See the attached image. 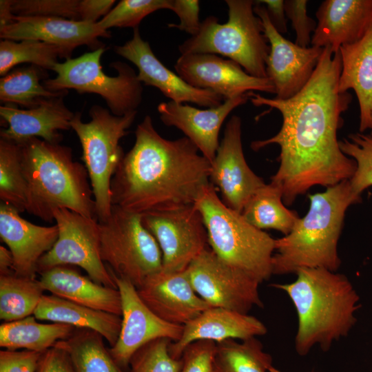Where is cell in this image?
<instances>
[{"label": "cell", "instance_id": "3957f363", "mask_svg": "<svg viewBox=\"0 0 372 372\" xmlns=\"http://www.w3.org/2000/svg\"><path fill=\"white\" fill-rule=\"evenodd\" d=\"M296 274L291 283L271 285L285 291L296 309V351L304 356L316 345L328 351L333 342L347 337L355 324L360 296L342 273L303 268Z\"/></svg>", "mask_w": 372, "mask_h": 372}, {"label": "cell", "instance_id": "4fadbf2b", "mask_svg": "<svg viewBox=\"0 0 372 372\" xmlns=\"http://www.w3.org/2000/svg\"><path fill=\"white\" fill-rule=\"evenodd\" d=\"M141 220L161 249L164 271H185L209 247L203 216L194 205L141 214Z\"/></svg>", "mask_w": 372, "mask_h": 372}, {"label": "cell", "instance_id": "83f0119b", "mask_svg": "<svg viewBox=\"0 0 372 372\" xmlns=\"http://www.w3.org/2000/svg\"><path fill=\"white\" fill-rule=\"evenodd\" d=\"M33 316L38 320L95 331L112 347L118 338L119 316L85 307L54 295H43Z\"/></svg>", "mask_w": 372, "mask_h": 372}, {"label": "cell", "instance_id": "c3c4849f", "mask_svg": "<svg viewBox=\"0 0 372 372\" xmlns=\"http://www.w3.org/2000/svg\"><path fill=\"white\" fill-rule=\"evenodd\" d=\"M13 258L11 251L0 246V276L13 273Z\"/></svg>", "mask_w": 372, "mask_h": 372}, {"label": "cell", "instance_id": "816d5d0a", "mask_svg": "<svg viewBox=\"0 0 372 372\" xmlns=\"http://www.w3.org/2000/svg\"><path fill=\"white\" fill-rule=\"evenodd\" d=\"M370 130H371L370 135L372 136V125Z\"/></svg>", "mask_w": 372, "mask_h": 372}, {"label": "cell", "instance_id": "bcb514c9", "mask_svg": "<svg viewBox=\"0 0 372 372\" xmlns=\"http://www.w3.org/2000/svg\"><path fill=\"white\" fill-rule=\"evenodd\" d=\"M114 0H79V20L96 23L112 10Z\"/></svg>", "mask_w": 372, "mask_h": 372}, {"label": "cell", "instance_id": "ac0fdd59", "mask_svg": "<svg viewBox=\"0 0 372 372\" xmlns=\"http://www.w3.org/2000/svg\"><path fill=\"white\" fill-rule=\"evenodd\" d=\"M114 52L134 64L138 79L157 88L174 102H190L201 107H214L222 103L223 97L209 90L194 87L178 74L165 67L154 54L149 43L141 37L138 28L134 29L132 38L123 45L114 48Z\"/></svg>", "mask_w": 372, "mask_h": 372}, {"label": "cell", "instance_id": "277c9868", "mask_svg": "<svg viewBox=\"0 0 372 372\" xmlns=\"http://www.w3.org/2000/svg\"><path fill=\"white\" fill-rule=\"evenodd\" d=\"M309 209L291 231L275 240L272 273H296L303 268H323L336 271L341 260L338 244L347 209L361 202L349 180L309 194Z\"/></svg>", "mask_w": 372, "mask_h": 372}, {"label": "cell", "instance_id": "5bb4252c", "mask_svg": "<svg viewBox=\"0 0 372 372\" xmlns=\"http://www.w3.org/2000/svg\"><path fill=\"white\" fill-rule=\"evenodd\" d=\"M107 267L117 285L122 305L120 333L109 350L117 364L127 371L132 357L141 347L158 338L176 342L183 326L167 322L157 316L141 300L134 285Z\"/></svg>", "mask_w": 372, "mask_h": 372}, {"label": "cell", "instance_id": "ffe728a7", "mask_svg": "<svg viewBox=\"0 0 372 372\" xmlns=\"http://www.w3.org/2000/svg\"><path fill=\"white\" fill-rule=\"evenodd\" d=\"M136 289L153 313L174 324L184 326L211 307L196 293L186 269L169 272L161 269Z\"/></svg>", "mask_w": 372, "mask_h": 372}, {"label": "cell", "instance_id": "e0dca14e", "mask_svg": "<svg viewBox=\"0 0 372 372\" xmlns=\"http://www.w3.org/2000/svg\"><path fill=\"white\" fill-rule=\"evenodd\" d=\"M209 182L216 185L223 202L241 213L250 197L266 183L249 167L242 145V121L232 116L212 162Z\"/></svg>", "mask_w": 372, "mask_h": 372}, {"label": "cell", "instance_id": "836d02e7", "mask_svg": "<svg viewBox=\"0 0 372 372\" xmlns=\"http://www.w3.org/2000/svg\"><path fill=\"white\" fill-rule=\"evenodd\" d=\"M43 289L39 280L16 275L0 276V318L5 322L33 315Z\"/></svg>", "mask_w": 372, "mask_h": 372}, {"label": "cell", "instance_id": "52a82bcc", "mask_svg": "<svg viewBox=\"0 0 372 372\" xmlns=\"http://www.w3.org/2000/svg\"><path fill=\"white\" fill-rule=\"evenodd\" d=\"M228 20L220 23L211 15L201 22L199 32L178 46L181 54H220L238 63L249 75L267 78L270 45L254 1L226 0Z\"/></svg>", "mask_w": 372, "mask_h": 372}, {"label": "cell", "instance_id": "603a6c76", "mask_svg": "<svg viewBox=\"0 0 372 372\" xmlns=\"http://www.w3.org/2000/svg\"><path fill=\"white\" fill-rule=\"evenodd\" d=\"M0 237L12 253L14 273L36 279L38 262L56 241L58 227L33 224L13 207L1 203Z\"/></svg>", "mask_w": 372, "mask_h": 372}, {"label": "cell", "instance_id": "2e32d148", "mask_svg": "<svg viewBox=\"0 0 372 372\" xmlns=\"http://www.w3.org/2000/svg\"><path fill=\"white\" fill-rule=\"evenodd\" d=\"M174 68L191 86L211 90L224 101L253 91L275 94L269 79L251 76L236 62L216 54H181Z\"/></svg>", "mask_w": 372, "mask_h": 372}, {"label": "cell", "instance_id": "e575fe53", "mask_svg": "<svg viewBox=\"0 0 372 372\" xmlns=\"http://www.w3.org/2000/svg\"><path fill=\"white\" fill-rule=\"evenodd\" d=\"M58 58L67 59L64 51L55 45L37 40L3 39L0 42V75H6L12 68L24 63L52 70Z\"/></svg>", "mask_w": 372, "mask_h": 372}, {"label": "cell", "instance_id": "30bf717a", "mask_svg": "<svg viewBox=\"0 0 372 372\" xmlns=\"http://www.w3.org/2000/svg\"><path fill=\"white\" fill-rule=\"evenodd\" d=\"M99 224L101 259L117 276L137 289L162 269L161 249L143 226L141 214L112 205L110 215Z\"/></svg>", "mask_w": 372, "mask_h": 372}, {"label": "cell", "instance_id": "7dc6e473", "mask_svg": "<svg viewBox=\"0 0 372 372\" xmlns=\"http://www.w3.org/2000/svg\"><path fill=\"white\" fill-rule=\"evenodd\" d=\"M258 1L265 6L269 20L275 29L281 34L287 32L285 1L261 0Z\"/></svg>", "mask_w": 372, "mask_h": 372}, {"label": "cell", "instance_id": "f1b7e54d", "mask_svg": "<svg viewBox=\"0 0 372 372\" xmlns=\"http://www.w3.org/2000/svg\"><path fill=\"white\" fill-rule=\"evenodd\" d=\"M34 316L5 322L0 326V347L8 350H25L43 353L61 340L69 338L76 328L53 322H38Z\"/></svg>", "mask_w": 372, "mask_h": 372}, {"label": "cell", "instance_id": "6da1fadb", "mask_svg": "<svg viewBox=\"0 0 372 372\" xmlns=\"http://www.w3.org/2000/svg\"><path fill=\"white\" fill-rule=\"evenodd\" d=\"M341 68L340 52L333 54L326 47L309 81L294 96L280 100L250 92L253 105L275 108L282 116L276 135L253 141L251 147L279 145L280 165L271 182L281 189L287 205L313 186H333L355 172V161L342 152L337 138L342 114L352 101L349 92L339 90Z\"/></svg>", "mask_w": 372, "mask_h": 372}, {"label": "cell", "instance_id": "d6a6232c", "mask_svg": "<svg viewBox=\"0 0 372 372\" xmlns=\"http://www.w3.org/2000/svg\"><path fill=\"white\" fill-rule=\"evenodd\" d=\"M215 363L218 372H268L272 357L256 337L229 339L216 343Z\"/></svg>", "mask_w": 372, "mask_h": 372}, {"label": "cell", "instance_id": "cb8c5ba5", "mask_svg": "<svg viewBox=\"0 0 372 372\" xmlns=\"http://www.w3.org/2000/svg\"><path fill=\"white\" fill-rule=\"evenodd\" d=\"M316 16L311 44L335 54L342 45L360 40L372 26V0H325Z\"/></svg>", "mask_w": 372, "mask_h": 372}, {"label": "cell", "instance_id": "ab89813d", "mask_svg": "<svg viewBox=\"0 0 372 372\" xmlns=\"http://www.w3.org/2000/svg\"><path fill=\"white\" fill-rule=\"evenodd\" d=\"M79 0H12L11 10L19 17H56L79 20Z\"/></svg>", "mask_w": 372, "mask_h": 372}, {"label": "cell", "instance_id": "8d00e7d4", "mask_svg": "<svg viewBox=\"0 0 372 372\" xmlns=\"http://www.w3.org/2000/svg\"><path fill=\"white\" fill-rule=\"evenodd\" d=\"M342 152L353 159L356 169L349 180L353 192L360 195L372 186V136L361 132L349 134L339 141Z\"/></svg>", "mask_w": 372, "mask_h": 372}, {"label": "cell", "instance_id": "5b68a950", "mask_svg": "<svg viewBox=\"0 0 372 372\" xmlns=\"http://www.w3.org/2000/svg\"><path fill=\"white\" fill-rule=\"evenodd\" d=\"M19 145L27 185L26 211L49 223L56 209L96 219L87 171L73 160L70 147L38 138Z\"/></svg>", "mask_w": 372, "mask_h": 372}, {"label": "cell", "instance_id": "f907efd6", "mask_svg": "<svg viewBox=\"0 0 372 372\" xmlns=\"http://www.w3.org/2000/svg\"><path fill=\"white\" fill-rule=\"evenodd\" d=\"M268 372H282L278 369L275 368L273 365L269 369Z\"/></svg>", "mask_w": 372, "mask_h": 372}, {"label": "cell", "instance_id": "681fc988", "mask_svg": "<svg viewBox=\"0 0 372 372\" xmlns=\"http://www.w3.org/2000/svg\"><path fill=\"white\" fill-rule=\"evenodd\" d=\"M11 1H0V27L10 24L14 21L15 15L11 10Z\"/></svg>", "mask_w": 372, "mask_h": 372}, {"label": "cell", "instance_id": "8992f818", "mask_svg": "<svg viewBox=\"0 0 372 372\" xmlns=\"http://www.w3.org/2000/svg\"><path fill=\"white\" fill-rule=\"evenodd\" d=\"M194 205L203 216L209 247L219 258L260 283L273 275L276 239L227 207L210 182L202 189Z\"/></svg>", "mask_w": 372, "mask_h": 372}, {"label": "cell", "instance_id": "7a4b0ae2", "mask_svg": "<svg viewBox=\"0 0 372 372\" xmlns=\"http://www.w3.org/2000/svg\"><path fill=\"white\" fill-rule=\"evenodd\" d=\"M211 165L186 136L168 140L147 115L111 181V203L138 214L194 205Z\"/></svg>", "mask_w": 372, "mask_h": 372}, {"label": "cell", "instance_id": "44dd1931", "mask_svg": "<svg viewBox=\"0 0 372 372\" xmlns=\"http://www.w3.org/2000/svg\"><path fill=\"white\" fill-rule=\"evenodd\" d=\"M250 92L206 110L169 101L161 103L157 110L165 125L183 132L211 164L220 145L219 132L224 121L235 108L247 103Z\"/></svg>", "mask_w": 372, "mask_h": 372}, {"label": "cell", "instance_id": "d590c367", "mask_svg": "<svg viewBox=\"0 0 372 372\" xmlns=\"http://www.w3.org/2000/svg\"><path fill=\"white\" fill-rule=\"evenodd\" d=\"M26 180L20 145L0 139V199L20 213L26 211Z\"/></svg>", "mask_w": 372, "mask_h": 372}, {"label": "cell", "instance_id": "9c48e42d", "mask_svg": "<svg viewBox=\"0 0 372 372\" xmlns=\"http://www.w3.org/2000/svg\"><path fill=\"white\" fill-rule=\"evenodd\" d=\"M105 50V46L101 47L56 63L52 69L56 77L44 80L43 85L52 92L73 89L81 94H99L116 116L136 112L142 101V83L133 68L121 61L111 64L117 71L116 76L106 74L101 64Z\"/></svg>", "mask_w": 372, "mask_h": 372}, {"label": "cell", "instance_id": "f6af8a7d", "mask_svg": "<svg viewBox=\"0 0 372 372\" xmlns=\"http://www.w3.org/2000/svg\"><path fill=\"white\" fill-rule=\"evenodd\" d=\"M35 372H74L68 353L53 346L43 352Z\"/></svg>", "mask_w": 372, "mask_h": 372}, {"label": "cell", "instance_id": "4316f807", "mask_svg": "<svg viewBox=\"0 0 372 372\" xmlns=\"http://www.w3.org/2000/svg\"><path fill=\"white\" fill-rule=\"evenodd\" d=\"M339 52V90H354L360 107L359 130L362 133L372 125V26L360 40L342 45Z\"/></svg>", "mask_w": 372, "mask_h": 372}, {"label": "cell", "instance_id": "b9f144b4", "mask_svg": "<svg viewBox=\"0 0 372 372\" xmlns=\"http://www.w3.org/2000/svg\"><path fill=\"white\" fill-rule=\"evenodd\" d=\"M307 0H286V16L291 22L296 32L295 43L300 47L308 48L311 43V34L314 32L317 23L307 14Z\"/></svg>", "mask_w": 372, "mask_h": 372}, {"label": "cell", "instance_id": "d6986e66", "mask_svg": "<svg viewBox=\"0 0 372 372\" xmlns=\"http://www.w3.org/2000/svg\"><path fill=\"white\" fill-rule=\"evenodd\" d=\"M108 30L98 23L56 17L15 16L10 24L0 27V37L13 41L37 40L61 48L67 59L80 45L93 50L104 47L99 37H110Z\"/></svg>", "mask_w": 372, "mask_h": 372}, {"label": "cell", "instance_id": "f546056e", "mask_svg": "<svg viewBox=\"0 0 372 372\" xmlns=\"http://www.w3.org/2000/svg\"><path fill=\"white\" fill-rule=\"evenodd\" d=\"M254 227L272 229L284 236L289 234L300 219L296 211L288 209L282 200V192L271 182L258 189L248 200L241 212Z\"/></svg>", "mask_w": 372, "mask_h": 372}, {"label": "cell", "instance_id": "9a60e30c", "mask_svg": "<svg viewBox=\"0 0 372 372\" xmlns=\"http://www.w3.org/2000/svg\"><path fill=\"white\" fill-rule=\"evenodd\" d=\"M254 11L260 19L270 45L267 76L275 87L276 99L286 100L299 93L311 77L323 48H302L285 39L271 24L266 8L254 1Z\"/></svg>", "mask_w": 372, "mask_h": 372}, {"label": "cell", "instance_id": "ee69618b", "mask_svg": "<svg viewBox=\"0 0 372 372\" xmlns=\"http://www.w3.org/2000/svg\"><path fill=\"white\" fill-rule=\"evenodd\" d=\"M41 353L28 350H2L0 372H35Z\"/></svg>", "mask_w": 372, "mask_h": 372}, {"label": "cell", "instance_id": "ba28073f", "mask_svg": "<svg viewBox=\"0 0 372 372\" xmlns=\"http://www.w3.org/2000/svg\"><path fill=\"white\" fill-rule=\"evenodd\" d=\"M136 114L137 111L116 116L96 105L90 109L89 122H83L81 112H76L71 121V128L81 145L82 160L88 173L99 222L111 214V181L125 155L120 141L127 134Z\"/></svg>", "mask_w": 372, "mask_h": 372}, {"label": "cell", "instance_id": "7402d4cb", "mask_svg": "<svg viewBox=\"0 0 372 372\" xmlns=\"http://www.w3.org/2000/svg\"><path fill=\"white\" fill-rule=\"evenodd\" d=\"M64 96L46 99L39 105L25 110L13 104L1 105V119L6 127L1 130V138L17 144L32 138L59 143L63 138L59 131L72 129L75 114L65 105Z\"/></svg>", "mask_w": 372, "mask_h": 372}, {"label": "cell", "instance_id": "7c38bea8", "mask_svg": "<svg viewBox=\"0 0 372 372\" xmlns=\"http://www.w3.org/2000/svg\"><path fill=\"white\" fill-rule=\"evenodd\" d=\"M196 293L212 307L242 313L254 307H263L260 282L246 272L219 258L209 247L186 269Z\"/></svg>", "mask_w": 372, "mask_h": 372}, {"label": "cell", "instance_id": "484cf974", "mask_svg": "<svg viewBox=\"0 0 372 372\" xmlns=\"http://www.w3.org/2000/svg\"><path fill=\"white\" fill-rule=\"evenodd\" d=\"M43 290L76 304L121 316L122 305L118 289L94 282L68 266H57L40 273Z\"/></svg>", "mask_w": 372, "mask_h": 372}, {"label": "cell", "instance_id": "d4e9b609", "mask_svg": "<svg viewBox=\"0 0 372 372\" xmlns=\"http://www.w3.org/2000/svg\"><path fill=\"white\" fill-rule=\"evenodd\" d=\"M267 329L257 318L222 307H210L183 326L178 340L169 346L171 356L179 360L185 348L198 340L220 342L247 340L266 334Z\"/></svg>", "mask_w": 372, "mask_h": 372}, {"label": "cell", "instance_id": "60d3db41", "mask_svg": "<svg viewBox=\"0 0 372 372\" xmlns=\"http://www.w3.org/2000/svg\"><path fill=\"white\" fill-rule=\"evenodd\" d=\"M216 342L198 340L189 344L182 356L180 372H218L215 363Z\"/></svg>", "mask_w": 372, "mask_h": 372}, {"label": "cell", "instance_id": "4dcf8cb0", "mask_svg": "<svg viewBox=\"0 0 372 372\" xmlns=\"http://www.w3.org/2000/svg\"><path fill=\"white\" fill-rule=\"evenodd\" d=\"M103 338L95 331L76 329L69 338L54 346L68 353L74 372H127L115 362Z\"/></svg>", "mask_w": 372, "mask_h": 372}, {"label": "cell", "instance_id": "f35d334b", "mask_svg": "<svg viewBox=\"0 0 372 372\" xmlns=\"http://www.w3.org/2000/svg\"><path fill=\"white\" fill-rule=\"evenodd\" d=\"M172 342L168 338H158L141 347L132 357L130 372H180L182 360L171 356Z\"/></svg>", "mask_w": 372, "mask_h": 372}, {"label": "cell", "instance_id": "7bdbcfd3", "mask_svg": "<svg viewBox=\"0 0 372 372\" xmlns=\"http://www.w3.org/2000/svg\"><path fill=\"white\" fill-rule=\"evenodd\" d=\"M199 4L198 0H171L170 10L177 14L180 23H169L168 28H177L191 34V37L195 36L201 25L199 20Z\"/></svg>", "mask_w": 372, "mask_h": 372}, {"label": "cell", "instance_id": "74e56055", "mask_svg": "<svg viewBox=\"0 0 372 372\" xmlns=\"http://www.w3.org/2000/svg\"><path fill=\"white\" fill-rule=\"evenodd\" d=\"M170 8L171 0H122L97 23L106 30L111 28L134 29L147 15Z\"/></svg>", "mask_w": 372, "mask_h": 372}, {"label": "cell", "instance_id": "1f68e13d", "mask_svg": "<svg viewBox=\"0 0 372 372\" xmlns=\"http://www.w3.org/2000/svg\"><path fill=\"white\" fill-rule=\"evenodd\" d=\"M43 74V69L34 65L11 70L0 79L1 101L29 109L46 99L68 94V90L52 92L45 88L40 83Z\"/></svg>", "mask_w": 372, "mask_h": 372}, {"label": "cell", "instance_id": "8fae6325", "mask_svg": "<svg viewBox=\"0 0 372 372\" xmlns=\"http://www.w3.org/2000/svg\"><path fill=\"white\" fill-rule=\"evenodd\" d=\"M53 216L58 238L52 249L39 260L37 273L57 266L76 265L84 269L94 282L118 289L101 259L98 220L68 209H56Z\"/></svg>", "mask_w": 372, "mask_h": 372}]
</instances>
